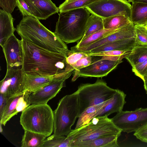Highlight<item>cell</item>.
<instances>
[{"label": "cell", "mask_w": 147, "mask_h": 147, "mask_svg": "<svg viewBox=\"0 0 147 147\" xmlns=\"http://www.w3.org/2000/svg\"><path fill=\"white\" fill-rule=\"evenodd\" d=\"M24 73L59 78L74 70L65 53L52 52L21 39Z\"/></svg>", "instance_id": "cell-1"}, {"label": "cell", "mask_w": 147, "mask_h": 147, "mask_svg": "<svg viewBox=\"0 0 147 147\" xmlns=\"http://www.w3.org/2000/svg\"><path fill=\"white\" fill-rule=\"evenodd\" d=\"M16 30L21 39L50 51L65 53L68 49L65 42L57 35L34 16H23Z\"/></svg>", "instance_id": "cell-2"}, {"label": "cell", "mask_w": 147, "mask_h": 147, "mask_svg": "<svg viewBox=\"0 0 147 147\" xmlns=\"http://www.w3.org/2000/svg\"><path fill=\"white\" fill-rule=\"evenodd\" d=\"M91 14L86 8L60 13L54 32L66 43L78 42L84 35Z\"/></svg>", "instance_id": "cell-3"}, {"label": "cell", "mask_w": 147, "mask_h": 147, "mask_svg": "<svg viewBox=\"0 0 147 147\" xmlns=\"http://www.w3.org/2000/svg\"><path fill=\"white\" fill-rule=\"evenodd\" d=\"M53 111L47 104L30 105L22 111L20 120L24 130L47 137L53 131Z\"/></svg>", "instance_id": "cell-4"}, {"label": "cell", "mask_w": 147, "mask_h": 147, "mask_svg": "<svg viewBox=\"0 0 147 147\" xmlns=\"http://www.w3.org/2000/svg\"><path fill=\"white\" fill-rule=\"evenodd\" d=\"M53 134L67 136L71 131V127L79 117L78 96L73 93L63 97L53 111Z\"/></svg>", "instance_id": "cell-5"}, {"label": "cell", "mask_w": 147, "mask_h": 147, "mask_svg": "<svg viewBox=\"0 0 147 147\" xmlns=\"http://www.w3.org/2000/svg\"><path fill=\"white\" fill-rule=\"evenodd\" d=\"M122 131L107 116L93 118L88 124L72 129L66 137L72 142L86 141L112 135L119 137Z\"/></svg>", "instance_id": "cell-6"}, {"label": "cell", "mask_w": 147, "mask_h": 147, "mask_svg": "<svg viewBox=\"0 0 147 147\" xmlns=\"http://www.w3.org/2000/svg\"><path fill=\"white\" fill-rule=\"evenodd\" d=\"M116 89L108 86L107 83L98 79L93 84H82L74 93L78 98L79 115L87 108L99 104L110 99Z\"/></svg>", "instance_id": "cell-7"}, {"label": "cell", "mask_w": 147, "mask_h": 147, "mask_svg": "<svg viewBox=\"0 0 147 147\" xmlns=\"http://www.w3.org/2000/svg\"><path fill=\"white\" fill-rule=\"evenodd\" d=\"M111 119L122 131L135 132L147 124V108H140L133 111H122Z\"/></svg>", "instance_id": "cell-8"}, {"label": "cell", "mask_w": 147, "mask_h": 147, "mask_svg": "<svg viewBox=\"0 0 147 147\" xmlns=\"http://www.w3.org/2000/svg\"><path fill=\"white\" fill-rule=\"evenodd\" d=\"M131 6L127 0H99L86 8L102 19L118 15L130 18Z\"/></svg>", "instance_id": "cell-9"}, {"label": "cell", "mask_w": 147, "mask_h": 147, "mask_svg": "<svg viewBox=\"0 0 147 147\" xmlns=\"http://www.w3.org/2000/svg\"><path fill=\"white\" fill-rule=\"evenodd\" d=\"M96 56V60L89 65L78 71H74L72 81H75L79 77L102 78L106 76L122 61V60H109L103 56Z\"/></svg>", "instance_id": "cell-10"}, {"label": "cell", "mask_w": 147, "mask_h": 147, "mask_svg": "<svg viewBox=\"0 0 147 147\" xmlns=\"http://www.w3.org/2000/svg\"><path fill=\"white\" fill-rule=\"evenodd\" d=\"M24 73L21 68L7 69L0 82V92L10 98L24 92Z\"/></svg>", "instance_id": "cell-11"}, {"label": "cell", "mask_w": 147, "mask_h": 147, "mask_svg": "<svg viewBox=\"0 0 147 147\" xmlns=\"http://www.w3.org/2000/svg\"><path fill=\"white\" fill-rule=\"evenodd\" d=\"M70 76L68 75L56 79L38 90L30 93L28 97L30 104H47L65 86V81Z\"/></svg>", "instance_id": "cell-12"}, {"label": "cell", "mask_w": 147, "mask_h": 147, "mask_svg": "<svg viewBox=\"0 0 147 147\" xmlns=\"http://www.w3.org/2000/svg\"><path fill=\"white\" fill-rule=\"evenodd\" d=\"M2 47L7 69L21 68L23 61L21 40L18 39L14 34L8 39Z\"/></svg>", "instance_id": "cell-13"}, {"label": "cell", "mask_w": 147, "mask_h": 147, "mask_svg": "<svg viewBox=\"0 0 147 147\" xmlns=\"http://www.w3.org/2000/svg\"><path fill=\"white\" fill-rule=\"evenodd\" d=\"M134 25L131 23L112 33L88 46L78 48H71V50L78 52H88L90 50L103 45L118 40L135 37Z\"/></svg>", "instance_id": "cell-14"}, {"label": "cell", "mask_w": 147, "mask_h": 147, "mask_svg": "<svg viewBox=\"0 0 147 147\" xmlns=\"http://www.w3.org/2000/svg\"><path fill=\"white\" fill-rule=\"evenodd\" d=\"M30 93L24 92L10 98L0 119V123L5 126L6 123L15 115L22 111L30 104L28 101Z\"/></svg>", "instance_id": "cell-15"}, {"label": "cell", "mask_w": 147, "mask_h": 147, "mask_svg": "<svg viewBox=\"0 0 147 147\" xmlns=\"http://www.w3.org/2000/svg\"><path fill=\"white\" fill-rule=\"evenodd\" d=\"M28 5L34 16L39 20H45L59 11L51 0H23Z\"/></svg>", "instance_id": "cell-16"}, {"label": "cell", "mask_w": 147, "mask_h": 147, "mask_svg": "<svg viewBox=\"0 0 147 147\" xmlns=\"http://www.w3.org/2000/svg\"><path fill=\"white\" fill-rule=\"evenodd\" d=\"M126 96V94L123 91L116 89L109 102L100 109L94 115L93 118L96 117H108L113 113L121 111L126 103L125 100Z\"/></svg>", "instance_id": "cell-17"}, {"label": "cell", "mask_w": 147, "mask_h": 147, "mask_svg": "<svg viewBox=\"0 0 147 147\" xmlns=\"http://www.w3.org/2000/svg\"><path fill=\"white\" fill-rule=\"evenodd\" d=\"M116 135L107 136L86 141L72 142L70 147H118Z\"/></svg>", "instance_id": "cell-18"}, {"label": "cell", "mask_w": 147, "mask_h": 147, "mask_svg": "<svg viewBox=\"0 0 147 147\" xmlns=\"http://www.w3.org/2000/svg\"><path fill=\"white\" fill-rule=\"evenodd\" d=\"M16 30L11 14L3 9L0 10V45L2 47Z\"/></svg>", "instance_id": "cell-19"}, {"label": "cell", "mask_w": 147, "mask_h": 147, "mask_svg": "<svg viewBox=\"0 0 147 147\" xmlns=\"http://www.w3.org/2000/svg\"><path fill=\"white\" fill-rule=\"evenodd\" d=\"M24 92H28L30 93L38 90L55 79L60 78H55L53 77L25 73H24Z\"/></svg>", "instance_id": "cell-20"}, {"label": "cell", "mask_w": 147, "mask_h": 147, "mask_svg": "<svg viewBox=\"0 0 147 147\" xmlns=\"http://www.w3.org/2000/svg\"><path fill=\"white\" fill-rule=\"evenodd\" d=\"M136 45L135 37H134L108 43L93 49L88 53H95L113 50L131 51Z\"/></svg>", "instance_id": "cell-21"}, {"label": "cell", "mask_w": 147, "mask_h": 147, "mask_svg": "<svg viewBox=\"0 0 147 147\" xmlns=\"http://www.w3.org/2000/svg\"><path fill=\"white\" fill-rule=\"evenodd\" d=\"M130 19L134 25H146L147 24V3H132Z\"/></svg>", "instance_id": "cell-22"}, {"label": "cell", "mask_w": 147, "mask_h": 147, "mask_svg": "<svg viewBox=\"0 0 147 147\" xmlns=\"http://www.w3.org/2000/svg\"><path fill=\"white\" fill-rule=\"evenodd\" d=\"M47 137L45 135L24 130L21 142V147H42Z\"/></svg>", "instance_id": "cell-23"}, {"label": "cell", "mask_w": 147, "mask_h": 147, "mask_svg": "<svg viewBox=\"0 0 147 147\" xmlns=\"http://www.w3.org/2000/svg\"><path fill=\"white\" fill-rule=\"evenodd\" d=\"M111 98L105 102L90 107L86 109L78 117L75 129H78L88 123L93 118L94 115L100 109L106 105L109 102Z\"/></svg>", "instance_id": "cell-24"}, {"label": "cell", "mask_w": 147, "mask_h": 147, "mask_svg": "<svg viewBox=\"0 0 147 147\" xmlns=\"http://www.w3.org/2000/svg\"><path fill=\"white\" fill-rule=\"evenodd\" d=\"M132 67L147 59V46L136 45L125 58Z\"/></svg>", "instance_id": "cell-25"}, {"label": "cell", "mask_w": 147, "mask_h": 147, "mask_svg": "<svg viewBox=\"0 0 147 147\" xmlns=\"http://www.w3.org/2000/svg\"><path fill=\"white\" fill-rule=\"evenodd\" d=\"M102 19L104 29H118L131 23L130 18L123 16H111Z\"/></svg>", "instance_id": "cell-26"}, {"label": "cell", "mask_w": 147, "mask_h": 147, "mask_svg": "<svg viewBox=\"0 0 147 147\" xmlns=\"http://www.w3.org/2000/svg\"><path fill=\"white\" fill-rule=\"evenodd\" d=\"M104 29L102 18L91 13L87 21L84 35L79 41H82L89 36Z\"/></svg>", "instance_id": "cell-27"}, {"label": "cell", "mask_w": 147, "mask_h": 147, "mask_svg": "<svg viewBox=\"0 0 147 147\" xmlns=\"http://www.w3.org/2000/svg\"><path fill=\"white\" fill-rule=\"evenodd\" d=\"M118 29H105L95 33L88 36L82 41H79L72 48H78L89 45L113 32Z\"/></svg>", "instance_id": "cell-28"}, {"label": "cell", "mask_w": 147, "mask_h": 147, "mask_svg": "<svg viewBox=\"0 0 147 147\" xmlns=\"http://www.w3.org/2000/svg\"><path fill=\"white\" fill-rule=\"evenodd\" d=\"M99 0H65L58 7L60 13L80 8H86L88 5Z\"/></svg>", "instance_id": "cell-29"}, {"label": "cell", "mask_w": 147, "mask_h": 147, "mask_svg": "<svg viewBox=\"0 0 147 147\" xmlns=\"http://www.w3.org/2000/svg\"><path fill=\"white\" fill-rule=\"evenodd\" d=\"M71 142L64 136H57L53 134L46 138L42 147H70Z\"/></svg>", "instance_id": "cell-30"}, {"label": "cell", "mask_w": 147, "mask_h": 147, "mask_svg": "<svg viewBox=\"0 0 147 147\" xmlns=\"http://www.w3.org/2000/svg\"><path fill=\"white\" fill-rule=\"evenodd\" d=\"M134 27L136 45L147 46V26L135 25Z\"/></svg>", "instance_id": "cell-31"}, {"label": "cell", "mask_w": 147, "mask_h": 147, "mask_svg": "<svg viewBox=\"0 0 147 147\" xmlns=\"http://www.w3.org/2000/svg\"><path fill=\"white\" fill-rule=\"evenodd\" d=\"M86 53V55L72 65L74 69V71H78L89 65L96 60L95 56L88 55Z\"/></svg>", "instance_id": "cell-32"}, {"label": "cell", "mask_w": 147, "mask_h": 147, "mask_svg": "<svg viewBox=\"0 0 147 147\" xmlns=\"http://www.w3.org/2000/svg\"><path fill=\"white\" fill-rule=\"evenodd\" d=\"M65 54L67 62L71 66L83 57L86 55V53L76 52L68 49L65 50Z\"/></svg>", "instance_id": "cell-33"}, {"label": "cell", "mask_w": 147, "mask_h": 147, "mask_svg": "<svg viewBox=\"0 0 147 147\" xmlns=\"http://www.w3.org/2000/svg\"><path fill=\"white\" fill-rule=\"evenodd\" d=\"M131 51L113 50L97 53H90L86 52L88 55L91 56H119L125 57L131 52Z\"/></svg>", "instance_id": "cell-34"}, {"label": "cell", "mask_w": 147, "mask_h": 147, "mask_svg": "<svg viewBox=\"0 0 147 147\" xmlns=\"http://www.w3.org/2000/svg\"><path fill=\"white\" fill-rule=\"evenodd\" d=\"M132 71L143 80L147 77V59L144 62L132 67Z\"/></svg>", "instance_id": "cell-35"}, {"label": "cell", "mask_w": 147, "mask_h": 147, "mask_svg": "<svg viewBox=\"0 0 147 147\" xmlns=\"http://www.w3.org/2000/svg\"><path fill=\"white\" fill-rule=\"evenodd\" d=\"M17 0H0V6L2 9L11 14L17 6Z\"/></svg>", "instance_id": "cell-36"}, {"label": "cell", "mask_w": 147, "mask_h": 147, "mask_svg": "<svg viewBox=\"0 0 147 147\" xmlns=\"http://www.w3.org/2000/svg\"><path fill=\"white\" fill-rule=\"evenodd\" d=\"M16 5L23 16H33L27 4L23 0H17Z\"/></svg>", "instance_id": "cell-37"}, {"label": "cell", "mask_w": 147, "mask_h": 147, "mask_svg": "<svg viewBox=\"0 0 147 147\" xmlns=\"http://www.w3.org/2000/svg\"><path fill=\"white\" fill-rule=\"evenodd\" d=\"M134 135L137 139L142 142L147 138V124L137 131L134 132Z\"/></svg>", "instance_id": "cell-38"}, {"label": "cell", "mask_w": 147, "mask_h": 147, "mask_svg": "<svg viewBox=\"0 0 147 147\" xmlns=\"http://www.w3.org/2000/svg\"><path fill=\"white\" fill-rule=\"evenodd\" d=\"M9 98L3 94L0 93V118L2 117L5 107Z\"/></svg>", "instance_id": "cell-39"}, {"label": "cell", "mask_w": 147, "mask_h": 147, "mask_svg": "<svg viewBox=\"0 0 147 147\" xmlns=\"http://www.w3.org/2000/svg\"><path fill=\"white\" fill-rule=\"evenodd\" d=\"M128 2H138L147 3V0H128Z\"/></svg>", "instance_id": "cell-40"}, {"label": "cell", "mask_w": 147, "mask_h": 147, "mask_svg": "<svg viewBox=\"0 0 147 147\" xmlns=\"http://www.w3.org/2000/svg\"><path fill=\"white\" fill-rule=\"evenodd\" d=\"M144 82V87L147 94V77L144 78L143 80Z\"/></svg>", "instance_id": "cell-41"}, {"label": "cell", "mask_w": 147, "mask_h": 147, "mask_svg": "<svg viewBox=\"0 0 147 147\" xmlns=\"http://www.w3.org/2000/svg\"><path fill=\"white\" fill-rule=\"evenodd\" d=\"M143 142L147 143V138L144 139L142 141Z\"/></svg>", "instance_id": "cell-42"}, {"label": "cell", "mask_w": 147, "mask_h": 147, "mask_svg": "<svg viewBox=\"0 0 147 147\" xmlns=\"http://www.w3.org/2000/svg\"><path fill=\"white\" fill-rule=\"evenodd\" d=\"M0 123V132H1L3 131L2 129V128H1V125H2V124L1 123Z\"/></svg>", "instance_id": "cell-43"}, {"label": "cell", "mask_w": 147, "mask_h": 147, "mask_svg": "<svg viewBox=\"0 0 147 147\" xmlns=\"http://www.w3.org/2000/svg\"><path fill=\"white\" fill-rule=\"evenodd\" d=\"M146 25L147 26V24H146Z\"/></svg>", "instance_id": "cell-44"}]
</instances>
